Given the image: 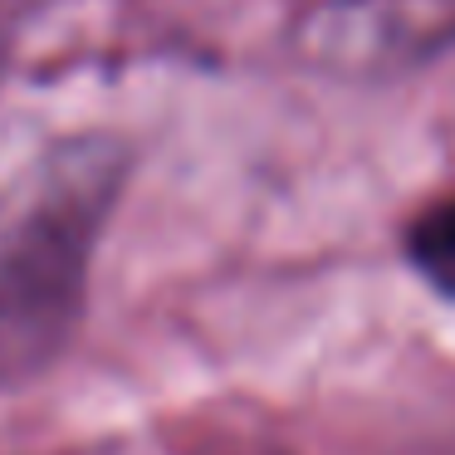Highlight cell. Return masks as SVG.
Wrapping results in <instances>:
<instances>
[{"instance_id": "6da1fadb", "label": "cell", "mask_w": 455, "mask_h": 455, "mask_svg": "<svg viewBox=\"0 0 455 455\" xmlns=\"http://www.w3.org/2000/svg\"><path fill=\"white\" fill-rule=\"evenodd\" d=\"M128 181L118 138H69L0 181V387L44 372L89 299L99 230Z\"/></svg>"}, {"instance_id": "7a4b0ae2", "label": "cell", "mask_w": 455, "mask_h": 455, "mask_svg": "<svg viewBox=\"0 0 455 455\" xmlns=\"http://www.w3.org/2000/svg\"><path fill=\"white\" fill-rule=\"evenodd\" d=\"M294 50L333 79H396L455 50V0H318Z\"/></svg>"}, {"instance_id": "3957f363", "label": "cell", "mask_w": 455, "mask_h": 455, "mask_svg": "<svg viewBox=\"0 0 455 455\" xmlns=\"http://www.w3.org/2000/svg\"><path fill=\"white\" fill-rule=\"evenodd\" d=\"M406 259L441 299H455V196H441L406 226Z\"/></svg>"}]
</instances>
